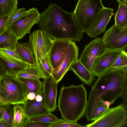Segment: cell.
<instances>
[{"instance_id": "obj_32", "label": "cell", "mask_w": 127, "mask_h": 127, "mask_svg": "<svg viewBox=\"0 0 127 127\" xmlns=\"http://www.w3.org/2000/svg\"><path fill=\"white\" fill-rule=\"evenodd\" d=\"M50 124L38 122H32L29 121L28 119L24 127H49Z\"/></svg>"}, {"instance_id": "obj_13", "label": "cell", "mask_w": 127, "mask_h": 127, "mask_svg": "<svg viewBox=\"0 0 127 127\" xmlns=\"http://www.w3.org/2000/svg\"><path fill=\"white\" fill-rule=\"evenodd\" d=\"M121 51L105 49L94 61L91 72L95 76H99L111 67Z\"/></svg>"}, {"instance_id": "obj_23", "label": "cell", "mask_w": 127, "mask_h": 127, "mask_svg": "<svg viewBox=\"0 0 127 127\" xmlns=\"http://www.w3.org/2000/svg\"><path fill=\"white\" fill-rule=\"evenodd\" d=\"M18 0H0V17L9 16L17 9Z\"/></svg>"}, {"instance_id": "obj_11", "label": "cell", "mask_w": 127, "mask_h": 127, "mask_svg": "<svg viewBox=\"0 0 127 127\" xmlns=\"http://www.w3.org/2000/svg\"><path fill=\"white\" fill-rule=\"evenodd\" d=\"M78 46L75 41H71L62 63L58 67L53 70L51 76L57 83L69 70L72 64L78 59Z\"/></svg>"}, {"instance_id": "obj_30", "label": "cell", "mask_w": 127, "mask_h": 127, "mask_svg": "<svg viewBox=\"0 0 127 127\" xmlns=\"http://www.w3.org/2000/svg\"><path fill=\"white\" fill-rule=\"evenodd\" d=\"M86 127L77 122L70 121L65 119H58L56 122L50 124L49 127Z\"/></svg>"}, {"instance_id": "obj_29", "label": "cell", "mask_w": 127, "mask_h": 127, "mask_svg": "<svg viewBox=\"0 0 127 127\" xmlns=\"http://www.w3.org/2000/svg\"><path fill=\"white\" fill-rule=\"evenodd\" d=\"M28 10L24 8H19L15 11L8 18L5 25L6 29L17 20L26 14Z\"/></svg>"}, {"instance_id": "obj_20", "label": "cell", "mask_w": 127, "mask_h": 127, "mask_svg": "<svg viewBox=\"0 0 127 127\" xmlns=\"http://www.w3.org/2000/svg\"><path fill=\"white\" fill-rule=\"evenodd\" d=\"M18 40L12 32L6 29L0 36V49H7L16 50Z\"/></svg>"}, {"instance_id": "obj_24", "label": "cell", "mask_w": 127, "mask_h": 127, "mask_svg": "<svg viewBox=\"0 0 127 127\" xmlns=\"http://www.w3.org/2000/svg\"><path fill=\"white\" fill-rule=\"evenodd\" d=\"M127 4H119L118 9L115 17L114 25L117 27H127Z\"/></svg>"}, {"instance_id": "obj_41", "label": "cell", "mask_w": 127, "mask_h": 127, "mask_svg": "<svg viewBox=\"0 0 127 127\" xmlns=\"http://www.w3.org/2000/svg\"><path fill=\"white\" fill-rule=\"evenodd\" d=\"M119 4H127V0H117Z\"/></svg>"}, {"instance_id": "obj_17", "label": "cell", "mask_w": 127, "mask_h": 127, "mask_svg": "<svg viewBox=\"0 0 127 127\" xmlns=\"http://www.w3.org/2000/svg\"><path fill=\"white\" fill-rule=\"evenodd\" d=\"M0 61L7 74L16 76L29 66L23 61H20L0 50Z\"/></svg>"}, {"instance_id": "obj_44", "label": "cell", "mask_w": 127, "mask_h": 127, "mask_svg": "<svg viewBox=\"0 0 127 127\" xmlns=\"http://www.w3.org/2000/svg\"></svg>"}, {"instance_id": "obj_7", "label": "cell", "mask_w": 127, "mask_h": 127, "mask_svg": "<svg viewBox=\"0 0 127 127\" xmlns=\"http://www.w3.org/2000/svg\"><path fill=\"white\" fill-rule=\"evenodd\" d=\"M127 126V110L121 104L110 108L87 127H122Z\"/></svg>"}, {"instance_id": "obj_22", "label": "cell", "mask_w": 127, "mask_h": 127, "mask_svg": "<svg viewBox=\"0 0 127 127\" xmlns=\"http://www.w3.org/2000/svg\"><path fill=\"white\" fill-rule=\"evenodd\" d=\"M16 51L22 61L30 66H35L32 55L28 48L26 43L22 44L18 42Z\"/></svg>"}, {"instance_id": "obj_2", "label": "cell", "mask_w": 127, "mask_h": 127, "mask_svg": "<svg viewBox=\"0 0 127 127\" xmlns=\"http://www.w3.org/2000/svg\"><path fill=\"white\" fill-rule=\"evenodd\" d=\"M126 86L127 66L111 67L98 77L89 96L99 97L112 104L121 97Z\"/></svg>"}, {"instance_id": "obj_10", "label": "cell", "mask_w": 127, "mask_h": 127, "mask_svg": "<svg viewBox=\"0 0 127 127\" xmlns=\"http://www.w3.org/2000/svg\"><path fill=\"white\" fill-rule=\"evenodd\" d=\"M105 49L102 37L96 38L85 46L79 60L91 72L94 61L103 53Z\"/></svg>"}, {"instance_id": "obj_16", "label": "cell", "mask_w": 127, "mask_h": 127, "mask_svg": "<svg viewBox=\"0 0 127 127\" xmlns=\"http://www.w3.org/2000/svg\"><path fill=\"white\" fill-rule=\"evenodd\" d=\"M107 111L102 98L98 96H89L85 112L88 121L95 120Z\"/></svg>"}, {"instance_id": "obj_21", "label": "cell", "mask_w": 127, "mask_h": 127, "mask_svg": "<svg viewBox=\"0 0 127 127\" xmlns=\"http://www.w3.org/2000/svg\"><path fill=\"white\" fill-rule=\"evenodd\" d=\"M14 114L12 127H24L28 119L24 112L23 107L20 104L13 105Z\"/></svg>"}, {"instance_id": "obj_4", "label": "cell", "mask_w": 127, "mask_h": 127, "mask_svg": "<svg viewBox=\"0 0 127 127\" xmlns=\"http://www.w3.org/2000/svg\"><path fill=\"white\" fill-rule=\"evenodd\" d=\"M28 93L27 88L16 76L7 74L0 79L1 104H24Z\"/></svg>"}, {"instance_id": "obj_43", "label": "cell", "mask_w": 127, "mask_h": 127, "mask_svg": "<svg viewBox=\"0 0 127 127\" xmlns=\"http://www.w3.org/2000/svg\"><path fill=\"white\" fill-rule=\"evenodd\" d=\"M1 104V103L0 100V104Z\"/></svg>"}, {"instance_id": "obj_34", "label": "cell", "mask_w": 127, "mask_h": 127, "mask_svg": "<svg viewBox=\"0 0 127 127\" xmlns=\"http://www.w3.org/2000/svg\"><path fill=\"white\" fill-rule=\"evenodd\" d=\"M9 17L8 16L0 17V36L6 30L5 25Z\"/></svg>"}, {"instance_id": "obj_33", "label": "cell", "mask_w": 127, "mask_h": 127, "mask_svg": "<svg viewBox=\"0 0 127 127\" xmlns=\"http://www.w3.org/2000/svg\"><path fill=\"white\" fill-rule=\"evenodd\" d=\"M0 50L5 52L19 61H23L16 50L7 49H1Z\"/></svg>"}, {"instance_id": "obj_19", "label": "cell", "mask_w": 127, "mask_h": 127, "mask_svg": "<svg viewBox=\"0 0 127 127\" xmlns=\"http://www.w3.org/2000/svg\"><path fill=\"white\" fill-rule=\"evenodd\" d=\"M23 107L25 113L28 119L39 115L48 113L50 112L42 101L27 99Z\"/></svg>"}, {"instance_id": "obj_28", "label": "cell", "mask_w": 127, "mask_h": 127, "mask_svg": "<svg viewBox=\"0 0 127 127\" xmlns=\"http://www.w3.org/2000/svg\"><path fill=\"white\" fill-rule=\"evenodd\" d=\"M58 119L55 115L50 112L31 117L28 119L30 121L45 123L52 124L57 121Z\"/></svg>"}, {"instance_id": "obj_6", "label": "cell", "mask_w": 127, "mask_h": 127, "mask_svg": "<svg viewBox=\"0 0 127 127\" xmlns=\"http://www.w3.org/2000/svg\"><path fill=\"white\" fill-rule=\"evenodd\" d=\"M53 40L40 30H36L30 34L26 45L37 67L43 58L49 57Z\"/></svg>"}, {"instance_id": "obj_18", "label": "cell", "mask_w": 127, "mask_h": 127, "mask_svg": "<svg viewBox=\"0 0 127 127\" xmlns=\"http://www.w3.org/2000/svg\"><path fill=\"white\" fill-rule=\"evenodd\" d=\"M69 70L73 71L82 82L87 85H91L94 80L95 76L79 59L72 64Z\"/></svg>"}, {"instance_id": "obj_42", "label": "cell", "mask_w": 127, "mask_h": 127, "mask_svg": "<svg viewBox=\"0 0 127 127\" xmlns=\"http://www.w3.org/2000/svg\"><path fill=\"white\" fill-rule=\"evenodd\" d=\"M2 118V116L1 113L0 111V120Z\"/></svg>"}, {"instance_id": "obj_27", "label": "cell", "mask_w": 127, "mask_h": 127, "mask_svg": "<svg viewBox=\"0 0 127 127\" xmlns=\"http://www.w3.org/2000/svg\"><path fill=\"white\" fill-rule=\"evenodd\" d=\"M0 111L2 118L12 127L14 114L13 106L8 104H0Z\"/></svg>"}, {"instance_id": "obj_40", "label": "cell", "mask_w": 127, "mask_h": 127, "mask_svg": "<svg viewBox=\"0 0 127 127\" xmlns=\"http://www.w3.org/2000/svg\"><path fill=\"white\" fill-rule=\"evenodd\" d=\"M43 97L41 95L39 94L36 95L35 100L37 101L40 102L43 100Z\"/></svg>"}, {"instance_id": "obj_5", "label": "cell", "mask_w": 127, "mask_h": 127, "mask_svg": "<svg viewBox=\"0 0 127 127\" xmlns=\"http://www.w3.org/2000/svg\"><path fill=\"white\" fill-rule=\"evenodd\" d=\"M104 7L101 0H78L74 9V19L81 31L89 28L100 11Z\"/></svg>"}, {"instance_id": "obj_12", "label": "cell", "mask_w": 127, "mask_h": 127, "mask_svg": "<svg viewBox=\"0 0 127 127\" xmlns=\"http://www.w3.org/2000/svg\"><path fill=\"white\" fill-rule=\"evenodd\" d=\"M42 87V102L50 112L54 111L57 107L58 83L52 76L43 79Z\"/></svg>"}, {"instance_id": "obj_3", "label": "cell", "mask_w": 127, "mask_h": 127, "mask_svg": "<svg viewBox=\"0 0 127 127\" xmlns=\"http://www.w3.org/2000/svg\"><path fill=\"white\" fill-rule=\"evenodd\" d=\"M87 101V91L83 84L63 86L58 107L64 119L77 122L85 114Z\"/></svg>"}, {"instance_id": "obj_14", "label": "cell", "mask_w": 127, "mask_h": 127, "mask_svg": "<svg viewBox=\"0 0 127 127\" xmlns=\"http://www.w3.org/2000/svg\"><path fill=\"white\" fill-rule=\"evenodd\" d=\"M113 9L103 7L99 12L89 28L85 32L91 38H95L104 32L107 25L113 15Z\"/></svg>"}, {"instance_id": "obj_15", "label": "cell", "mask_w": 127, "mask_h": 127, "mask_svg": "<svg viewBox=\"0 0 127 127\" xmlns=\"http://www.w3.org/2000/svg\"><path fill=\"white\" fill-rule=\"evenodd\" d=\"M71 41L67 40H53L49 54L53 70L58 67L62 63Z\"/></svg>"}, {"instance_id": "obj_8", "label": "cell", "mask_w": 127, "mask_h": 127, "mask_svg": "<svg viewBox=\"0 0 127 127\" xmlns=\"http://www.w3.org/2000/svg\"><path fill=\"white\" fill-rule=\"evenodd\" d=\"M28 10L26 14L6 29L12 32L18 40L30 33L33 25L38 23L40 14L37 8L32 7Z\"/></svg>"}, {"instance_id": "obj_35", "label": "cell", "mask_w": 127, "mask_h": 127, "mask_svg": "<svg viewBox=\"0 0 127 127\" xmlns=\"http://www.w3.org/2000/svg\"><path fill=\"white\" fill-rule=\"evenodd\" d=\"M121 97L123 100L121 104L127 110V86L126 87Z\"/></svg>"}, {"instance_id": "obj_37", "label": "cell", "mask_w": 127, "mask_h": 127, "mask_svg": "<svg viewBox=\"0 0 127 127\" xmlns=\"http://www.w3.org/2000/svg\"><path fill=\"white\" fill-rule=\"evenodd\" d=\"M6 74V72L0 61V79Z\"/></svg>"}, {"instance_id": "obj_39", "label": "cell", "mask_w": 127, "mask_h": 127, "mask_svg": "<svg viewBox=\"0 0 127 127\" xmlns=\"http://www.w3.org/2000/svg\"><path fill=\"white\" fill-rule=\"evenodd\" d=\"M104 105L105 106L107 110H109L110 108V106L112 104L111 102L107 100H103Z\"/></svg>"}, {"instance_id": "obj_36", "label": "cell", "mask_w": 127, "mask_h": 127, "mask_svg": "<svg viewBox=\"0 0 127 127\" xmlns=\"http://www.w3.org/2000/svg\"><path fill=\"white\" fill-rule=\"evenodd\" d=\"M36 95V94L34 92H29L27 95V99L31 100H34L35 99Z\"/></svg>"}, {"instance_id": "obj_25", "label": "cell", "mask_w": 127, "mask_h": 127, "mask_svg": "<svg viewBox=\"0 0 127 127\" xmlns=\"http://www.w3.org/2000/svg\"><path fill=\"white\" fill-rule=\"evenodd\" d=\"M18 78L26 86L28 90V93L33 92L36 95L39 94L42 95L43 82L39 79Z\"/></svg>"}, {"instance_id": "obj_1", "label": "cell", "mask_w": 127, "mask_h": 127, "mask_svg": "<svg viewBox=\"0 0 127 127\" xmlns=\"http://www.w3.org/2000/svg\"><path fill=\"white\" fill-rule=\"evenodd\" d=\"M40 30L53 40L79 42L84 33L75 21L73 12H67L51 3L40 14Z\"/></svg>"}, {"instance_id": "obj_9", "label": "cell", "mask_w": 127, "mask_h": 127, "mask_svg": "<svg viewBox=\"0 0 127 127\" xmlns=\"http://www.w3.org/2000/svg\"><path fill=\"white\" fill-rule=\"evenodd\" d=\"M127 27H119L115 25L105 33L102 37L106 49L126 50L127 47Z\"/></svg>"}, {"instance_id": "obj_38", "label": "cell", "mask_w": 127, "mask_h": 127, "mask_svg": "<svg viewBox=\"0 0 127 127\" xmlns=\"http://www.w3.org/2000/svg\"><path fill=\"white\" fill-rule=\"evenodd\" d=\"M0 127H11L2 118L0 120Z\"/></svg>"}, {"instance_id": "obj_31", "label": "cell", "mask_w": 127, "mask_h": 127, "mask_svg": "<svg viewBox=\"0 0 127 127\" xmlns=\"http://www.w3.org/2000/svg\"><path fill=\"white\" fill-rule=\"evenodd\" d=\"M127 66V54L126 50H122L111 67L118 68Z\"/></svg>"}, {"instance_id": "obj_26", "label": "cell", "mask_w": 127, "mask_h": 127, "mask_svg": "<svg viewBox=\"0 0 127 127\" xmlns=\"http://www.w3.org/2000/svg\"><path fill=\"white\" fill-rule=\"evenodd\" d=\"M18 78L39 79L44 78L37 68L29 66L27 68L16 76Z\"/></svg>"}]
</instances>
